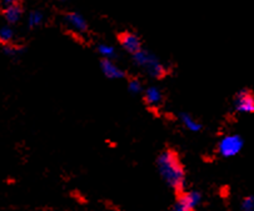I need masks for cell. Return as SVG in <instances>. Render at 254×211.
Listing matches in <instances>:
<instances>
[{
    "label": "cell",
    "instance_id": "6da1fadb",
    "mask_svg": "<svg viewBox=\"0 0 254 211\" xmlns=\"http://www.w3.org/2000/svg\"><path fill=\"white\" fill-rule=\"evenodd\" d=\"M158 171L169 188L178 194L186 189V170L178 154L172 149H167L158 157Z\"/></svg>",
    "mask_w": 254,
    "mask_h": 211
},
{
    "label": "cell",
    "instance_id": "7a4b0ae2",
    "mask_svg": "<svg viewBox=\"0 0 254 211\" xmlns=\"http://www.w3.org/2000/svg\"><path fill=\"white\" fill-rule=\"evenodd\" d=\"M133 60L135 65L142 68L152 78L160 79L167 74V69L160 63V60L154 54L147 52V50L140 49L138 53L133 54Z\"/></svg>",
    "mask_w": 254,
    "mask_h": 211
},
{
    "label": "cell",
    "instance_id": "3957f363",
    "mask_svg": "<svg viewBox=\"0 0 254 211\" xmlns=\"http://www.w3.org/2000/svg\"><path fill=\"white\" fill-rule=\"evenodd\" d=\"M244 141L238 134H229L223 136L218 143V153L224 158L236 157L242 152Z\"/></svg>",
    "mask_w": 254,
    "mask_h": 211
},
{
    "label": "cell",
    "instance_id": "277c9868",
    "mask_svg": "<svg viewBox=\"0 0 254 211\" xmlns=\"http://www.w3.org/2000/svg\"><path fill=\"white\" fill-rule=\"evenodd\" d=\"M202 203V195L195 190L179 194L172 211H194Z\"/></svg>",
    "mask_w": 254,
    "mask_h": 211
},
{
    "label": "cell",
    "instance_id": "5b68a950",
    "mask_svg": "<svg viewBox=\"0 0 254 211\" xmlns=\"http://www.w3.org/2000/svg\"><path fill=\"white\" fill-rule=\"evenodd\" d=\"M234 107L243 114L254 112V95L248 90H241L234 99Z\"/></svg>",
    "mask_w": 254,
    "mask_h": 211
},
{
    "label": "cell",
    "instance_id": "8992f818",
    "mask_svg": "<svg viewBox=\"0 0 254 211\" xmlns=\"http://www.w3.org/2000/svg\"><path fill=\"white\" fill-rule=\"evenodd\" d=\"M119 43L123 47V49L130 53L131 55L135 54V53H138L139 50L142 49V42H140L139 37L130 32H126L119 35Z\"/></svg>",
    "mask_w": 254,
    "mask_h": 211
},
{
    "label": "cell",
    "instance_id": "52a82bcc",
    "mask_svg": "<svg viewBox=\"0 0 254 211\" xmlns=\"http://www.w3.org/2000/svg\"><path fill=\"white\" fill-rule=\"evenodd\" d=\"M100 69L108 79H123L126 76L124 70L117 66V64L113 63L110 59H103L100 61Z\"/></svg>",
    "mask_w": 254,
    "mask_h": 211
},
{
    "label": "cell",
    "instance_id": "ba28073f",
    "mask_svg": "<svg viewBox=\"0 0 254 211\" xmlns=\"http://www.w3.org/2000/svg\"><path fill=\"white\" fill-rule=\"evenodd\" d=\"M65 23L76 33H85L88 30V23L81 14L68 13L65 15Z\"/></svg>",
    "mask_w": 254,
    "mask_h": 211
},
{
    "label": "cell",
    "instance_id": "9c48e42d",
    "mask_svg": "<svg viewBox=\"0 0 254 211\" xmlns=\"http://www.w3.org/2000/svg\"><path fill=\"white\" fill-rule=\"evenodd\" d=\"M21 15H23V9L16 4H11V5H6L5 10H4V18L9 24H15L20 20Z\"/></svg>",
    "mask_w": 254,
    "mask_h": 211
},
{
    "label": "cell",
    "instance_id": "30bf717a",
    "mask_svg": "<svg viewBox=\"0 0 254 211\" xmlns=\"http://www.w3.org/2000/svg\"><path fill=\"white\" fill-rule=\"evenodd\" d=\"M144 100L150 106H158L163 100L162 92L158 88H155V86H150V88L145 89Z\"/></svg>",
    "mask_w": 254,
    "mask_h": 211
},
{
    "label": "cell",
    "instance_id": "8fae6325",
    "mask_svg": "<svg viewBox=\"0 0 254 211\" xmlns=\"http://www.w3.org/2000/svg\"><path fill=\"white\" fill-rule=\"evenodd\" d=\"M181 121L183 124L184 128L187 130L191 131V133H196V131H200L202 125H200L199 121H196L190 114H187V112H182L181 114Z\"/></svg>",
    "mask_w": 254,
    "mask_h": 211
},
{
    "label": "cell",
    "instance_id": "7c38bea8",
    "mask_svg": "<svg viewBox=\"0 0 254 211\" xmlns=\"http://www.w3.org/2000/svg\"><path fill=\"white\" fill-rule=\"evenodd\" d=\"M43 20H44V15H43L42 11L39 10H33L30 11L29 15H28V25L30 28H37V26L42 25Z\"/></svg>",
    "mask_w": 254,
    "mask_h": 211
},
{
    "label": "cell",
    "instance_id": "4fadbf2b",
    "mask_svg": "<svg viewBox=\"0 0 254 211\" xmlns=\"http://www.w3.org/2000/svg\"><path fill=\"white\" fill-rule=\"evenodd\" d=\"M14 39V30L10 26H1L0 28V43L4 45H8L13 42Z\"/></svg>",
    "mask_w": 254,
    "mask_h": 211
},
{
    "label": "cell",
    "instance_id": "5bb4252c",
    "mask_svg": "<svg viewBox=\"0 0 254 211\" xmlns=\"http://www.w3.org/2000/svg\"><path fill=\"white\" fill-rule=\"evenodd\" d=\"M98 53H99L104 59L112 60L113 57H116V49H114L112 45L99 44L98 45Z\"/></svg>",
    "mask_w": 254,
    "mask_h": 211
},
{
    "label": "cell",
    "instance_id": "9a60e30c",
    "mask_svg": "<svg viewBox=\"0 0 254 211\" xmlns=\"http://www.w3.org/2000/svg\"><path fill=\"white\" fill-rule=\"evenodd\" d=\"M142 83L138 80V79L133 78L129 80L128 83V89H129V92L131 93V94H139V93L142 92L143 88H142Z\"/></svg>",
    "mask_w": 254,
    "mask_h": 211
},
{
    "label": "cell",
    "instance_id": "2e32d148",
    "mask_svg": "<svg viewBox=\"0 0 254 211\" xmlns=\"http://www.w3.org/2000/svg\"><path fill=\"white\" fill-rule=\"evenodd\" d=\"M242 211H254V196H247L243 199Z\"/></svg>",
    "mask_w": 254,
    "mask_h": 211
},
{
    "label": "cell",
    "instance_id": "e0dca14e",
    "mask_svg": "<svg viewBox=\"0 0 254 211\" xmlns=\"http://www.w3.org/2000/svg\"><path fill=\"white\" fill-rule=\"evenodd\" d=\"M4 53H5L6 55H9V56H16V55H19L21 53V49L18 47H14V45H5L4 47Z\"/></svg>",
    "mask_w": 254,
    "mask_h": 211
},
{
    "label": "cell",
    "instance_id": "ac0fdd59",
    "mask_svg": "<svg viewBox=\"0 0 254 211\" xmlns=\"http://www.w3.org/2000/svg\"><path fill=\"white\" fill-rule=\"evenodd\" d=\"M3 3L5 4V5H11V4L18 3V0H3Z\"/></svg>",
    "mask_w": 254,
    "mask_h": 211
}]
</instances>
